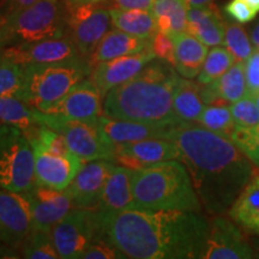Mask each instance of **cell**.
Wrapping results in <instances>:
<instances>
[{"mask_svg": "<svg viewBox=\"0 0 259 259\" xmlns=\"http://www.w3.org/2000/svg\"><path fill=\"white\" fill-rule=\"evenodd\" d=\"M99 238L132 259L203 258L209 223L199 212L130 208L99 212Z\"/></svg>", "mask_w": 259, "mask_h": 259, "instance_id": "6da1fadb", "label": "cell"}, {"mask_svg": "<svg viewBox=\"0 0 259 259\" xmlns=\"http://www.w3.org/2000/svg\"><path fill=\"white\" fill-rule=\"evenodd\" d=\"M166 138L176 143L202 205L212 215L232 206L254 176V164L231 138L193 122H180Z\"/></svg>", "mask_w": 259, "mask_h": 259, "instance_id": "7a4b0ae2", "label": "cell"}, {"mask_svg": "<svg viewBox=\"0 0 259 259\" xmlns=\"http://www.w3.org/2000/svg\"><path fill=\"white\" fill-rule=\"evenodd\" d=\"M179 73L164 60L154 59L134 78L113 88L102 101V114L119 120L163 127L180 124L173 109Z\"/></svg>", "mask_w": 259, "mask_h": 259, "instance_id": "3957f363", "label": "cell"}, {"mask_svg": "<svg viewBox=\"0 0 259 259\" xmlns=\"http://www.w3.org/2000/svg\"><path fill=\"white\" fill-rule=\"evenodd\" d=\"M134 208L200 212L202 203L179 160L158 162L132 173Z\"/></svg>", "mask_w": 259, "mask_h": 259, "instance_id": "277c9868", "label": "cell"}, {"mask_svg": "<svg viewBox=\"0 0 259 259\" xmlns=\"http://www.w3.org/2000/svg\"><path fill=\"white\" fill-rule=\"evenodd\" d=\"M93 67L84 57L25 66L23 101L34 111L47 113L77 83L89 77Z\"/></svg>", "mask_w": 259, "mask_h": 259, "instance_id": "5b68a950", "label": "cell"}, {"mask_svg": "<svg viewBox=\"0 0 259 259\" xmlns=\"http://www.w3.org/2000/svg\"><path fill=\"white\" fill-rule=\"evenodd\" d=\"M66 16L58 0H37L0 21V48L66 36Z\"/></svg>", "mask_w": 259, "mask_h": 259, "instance_id": "8992f818", "label": "cell"}, {"mask_svg": "<svg viewBox=\"0 0 259 259\" xmlns=\"http://www.w3.org/2000/svg\"><path fill=\"white\" fill-rule=\"evenodd\" d=\"M35 185L34 149L22 130L0 125V190L28 192Z\"/></svg>", "mask_w": 259, "mask_h": 259, "instance_id": "52a82bcc", "label": "cell"}, {"mask_svg": "<svg viewBox=\"0 0 259 259\" xmlns=\"http://www.w3.org/2000/svg\"><path fill=\"white\" fill-rule=\"evenodd\" d=\"M37 118L41 124L63 136L70 150L84 162L114 158L115 144L105 137L96 124L40 112Z\"/></svg>", "mask_w": 259, "mask_h": 259, "instance_id": "ba28073f", "label": "cell"}, {"mask_svg": "<svg viewBox=\"0 0 259 259\" xmlns=\"http://www.w3.org/2000/svg\"><path fill=\"white\" fill-rule=\"evenodd\" d=\"M51 233L60 258L78 259L99 238V213L94 209L72 208Z\"/></svg>", "mask_w": 259, "mask_h": 259, "instance_id": "9c48e42d", "label": "cell"}, {"mask_svg": "<svg viewBox=\"0 0 259 259\" xmlns=\"http://www.w3.org/2000/svg\"><path fill=\"white\" fill-rule=\"evenodd\" d=\"M65 16L71 38L79 54L90 59L97 45L111 28V10L99 4H73L69 2Z\"/></svg>", "mask_w": 259, "mask_h": 259, "instance_id": "30bf717a", "label": "cell"}, {"mask_svg": "<svg viewBox=\"0 0 259 259\" xmlns=\"http://www.w3.org/2000/svg\"><path fill=\"white\" fill-rule=\"evenodd\" d=\"M78 57L82 56L72 38L67 36L0 48L2 59L22 65L24 67L35 64L58 63Z\"/></svg>", "mask_w": 259, "mask_h": 259, "instance_id": "8fae6325", "label": "cell"}, {"mask_svg": "<svg viewBox=\"0 0 259 259\" xmlns=\"http://www.w3.org/2000/svg\"><path fill=\"white\" fill-rule=\"evenodd\" d=\"M31 229V209L25 192L0 190V242L21 246Z\"/></svg>", "mask_w": 259, "mask_h": 259, "instance_id": "7c38bea8", "label": "cell"}, {"mask_svg": "<svg viewBox=\"0 0 259 259\" xmlns=\"http://www.w3.org/2000/svg\"><path fill=\"white\" fill-rule=\"evenodd\" d=\"M254 257L252 245L228 219L216 215L209 223L203 259H248Z\"/></svg>", "mask_w": 259, "mask_h": 259, "instance_id": "4fadbf2b", "label": "cell"}, {"mask_svg": "<svg viewBox=\"0 0 259 259\" xmlns=\"http://www.w3.org/2000/svg\"><path fill=\"white\" fill-rule=\"evenodd\" d=\"M179 149L167 138H148L115 144L113 162L118 166L138 170L158 162L179 160Z\"/></svg>", "mask_w": 259, "mask_h": 259, "instance_id": "5bb4252c", "label": "cell"}, {"mask_svg": "<svg viewBox=\"0 0 259 259\" xmlns=\"http://www.w3.org/2000/svg\"><path fill=\"white\" fill-rule=\"evenodd\" d=\"M27 194L30 203L32 228L52 231L61 219L73 208L69 190H54L35 184Z\"/></svg>", "mask_w": 259, "mask_h": 259, "instance_id": "9a60e30c", "label": "cell"}, {"mask_svg": "<svg viewBox=\"0 0 259 259\" xmlns=\"http://www.w3.org/2000/svg\"><path fill=\"white\" fill-rule=\"evenodd\" d=\"M116 164L109 160L84 162L72 183L67 187L73 208L94 209L99 203L107 179Z\"/></svg>", "mask_w": 259, "mask_h": 259, "instance_id": "2e32d148", "label": "cell"}, {"mask_svg": "<svg viewBox=\"0 0 259 259\" xmlns=\"http://www.w3.org/2000/svg\"><path fill=\"white\" fill-rule=\"evenodd\" d=\"M102 101L101 93L89 76L77 83L47 113L96 124L97 119L102 115Z\"/></svg>", "mask_w": 259, "mask_h": 259, "instance_id": "e0dca14e", "label": "cell"}, {"mask_svg": "<svg viewBox=\"0 0 259 259\" xmlns=\"http://www.w3.org/2000/svg\"><path fill=\"white\" fill-rule=\"evenodd\" d=\"M154 59H156V56L150 45V47L139 53L94 65L90 78L95 83L102 97H105L113 88L134 78Z\"/></svg>", "mask_w": 259, "mask_h": 259, "instance_id": "ac0fdd59", "label": "cell"}, {"mask_svg": "<svg viewBox=\"0 0 259 259\" xmlns=\"http://www.w3.org/2000/svg\"><path fill=\"white\" fill-rule=\"evenodd\" d=\"M34 149L35 157V184L51 187L54 190H65L84 164L82 158L74 153L56 155Z\"/></svg>", "mask_w": 259, "mask_h": 259, "instance_id": "d6986e66", "label": "cell"}, {"mask_svg": "<svg viewBox=\"0 0 259 259\" xmlns=\"http://www.w3.org/2000/svg\"><path fill=\"white\" fill-rule=\"evenodd\" d=\"M226 22L215 5L189 6L187 10V31L208 47L223 44Z\"/></svg>", "mask_w": 259, "mask_h": 259, "instance_id": "ffe728a7", "label": "cell"}, {"mask_svg": "<svg viewBox=\"0 0 259 259\" xmlns=\"http://www.w3.org/2000/svg\"><path fill=\"white\" fill-rule=\"evenodd\" d=\"M247 95L245 64L235 61L233 66L219 79L202 85V99L205 105L219 102L234 103Z\"/></svg>", "mask_w": 259, "mask_h": 259, "instance_id": "44dd1931", "label": "cell"}, {"mask_svg": "<svg viewBox=\"0 0 259 259\" xmlns=\"http://www.w3.org/2000/svg\"><path fill=\"white\" fill-rule=\"evenodd\" d=\"M96 125L105 137L114 144L128 143L148 138H166L168 130L170 128L144 122L119 120L103 114L97 119Z\"/></svg>", "mask_w": 259, "mask_h": 259, "instance_id": "7402d4cb", "label": "cell"}, {"mask_svg": "<svg viewBox=\"0 0 259 259\" xmlns=\"http://www.w3.org/2000/svg\"><path fill=\"white\" fill-rule=\"evenodd\" d=\"M132 173L134 170L116 164L107 179L101 198L94 210L99 212H115L134 208Z\"/></svg>", "mask_w": 259, "mask_h": 259, "instance_id": "603a6c76", "label": "cell"}, {"mask_svg": "<svg viewBox=\"0 0 259 259\" xmlns=\"http://www.w3.org/2000/svg\"><path fill=\"white\" fill-rule=\"evenodd\" d=\"M170 37L174 42V69L184 78H196L208 56V46L189 31Z\"/></svg>", "mask_w": 259, "mask_h": 259, "instance_id": "cb8c5ba5", "label": "cell"}, {"mask_svg": "<svg viewBox=\"0 0 259 259\" xmlns=\"http://www.w3.org/2000/svg\"><path fill=\"white\" fill-rule=\"evenodd\" d=\"M151 40L134 36L127 32L119 30H109L97 45L95 52L93 53L90 61L94 65L108 61L116 58L131 56L139 53L150 47Z\"/></svg>", "mask_w": 259, "mask_h": 259, "instance_id": "d4e9b609", "label": "cell"}, {"mask_svg": "<svg viewBox=\"0 0 259 259\" xmlns=\"http://www.w3.org/2000/svg\"><path fill=\"white\" fill-rule=\"evenodd\" d=\"M229 216L242 229L259 235V173L255 171L228 210Z\"/></svg>", "mask_w": 259, "mask_h": 259, "instance_id": "484cf974", "label": "cell"}, {"mask_svg": "<svg viewBox=\"0 0 259 259\" xmlns=\"http://www.w3.org/2000/svg\"><path fill=\"white\" fill-rule=\"evenodd\" d=\"M204 107L202 85L189 78L179 77L173 96V109L177 118L181 122L198 121Z\"/></svg>", "mask_w": 259, "mask_h": 259, "instance_id": "4316f807", "label": "cell"}, {"mask_svg": "<svg viewBox=\"0 0 259 259\" xmlns=\"http://www.w3.org/2000/svg\"><path fill=\"white\" fill-rule=\"evenodd\" d=\"M0 124L16 126L24 132L28 139L35 136L41 126L37 112L15 96H0Z\"/></svg>", "mask_w": 259, "mask_h": 259, "instance_id": "83f0119b", "label": "cell"}, {"mask_svg": "<svg viewBox=\"0 0 259 259\" xmlns=\"http://www.w3.org/2000/svg\"><path fill=\"white\" fill-rule=\"evenodd\" d=\"M112 24L119 30L134 36L151 40L157 32L156 19L153 11L145 10H111Z\"/></svg>", "mask_w": 259, "mask_h": 259, "instance_id": "f1b7e54d", "label": "cell"}, {"mask_svg": "<svg viewBox=\"0 0 259 259\" xmlns=\"http://www.w3.org/2000/svg\"><path fill=\"white\" fill-rule=\"evenodd\" d=\"M187 10L185 0H155L153 14L157 31L169 36L187 31Z\"/></svg>", "mask_w": 259, "mask_h": 259, "instance_id": "f546056e", "label": "cell"}, {"mask_svg": "<svg viewBox=\"0 0 259 259\" xmlns=\"http://www.w3.org/2000/svg\"><path fill=\"white\" fill-rule=\"evenodd\" d=\"M198 122L210 131L228 138H231L233 130L235 128L231 107L227 106L226 102L205 105Z\"/></svg>", "mask_w": 259, "mask_h": 259, "instance_id": "4dcf8cb0", "label": "cell"}, {"mask_svg": "<svg viewBox=\"0 0 259 259\" xmlns=\"http://www.w3.org/2000/svg\"><path fill=\"white\" fill-rule=\"evenodd\" d=\"M234 63V56L226 47L215 46L208 52L202 70L197 76V82L200 85H206L219 79L223 73L231 69Z\"/></svg>", "mask_w": 259, "mask_h": 259, "instance_id": "1f68e13d", "label": "cell"}, {"mask_svg": "<svg viewBox=\"0 0 259 259\" xmlns=\"http://www.w3.org/2000/svg\"><path fill=\"white\" fill-rule=\"evenodd\" d=\"M22 257L30 259H58L60 258L50 231L32 228L21 246Z\"/></svg>", "mask_w": 259, "mask_h": 259, "instance_id": "d6a6232c", "label": "cell"}, {"mask_svg": "<svg viewBox=\"0 0 259 259\" xmlns=\"http://www.w3.org/2000/svg\"><path fill=\"white\" fill-rule=\"evenodd\" d=\"M24 76V66L0 58V96H15L23 100Z\"/></svg>", "mask_w": 259, "mask_h": 259, "instance_id": "836d02e7", "label": "cell"}, {"mask_svg": "<svg viewBox=\"0 0 259 259\" xmlns=\"http://www.w3.org/2000/svg\"><path fill=\"white\" fill-rule=\"evenodd\" d=\"M222 45L234 56L235 61H242V63H245L255 52V48L245 29L241 25L234 23L226 24Z\"/></svg>", "mask_w": 259, "mask_h": 259, "instance_id": "e575fe53", "label": "cell"}, {"mask_svg": "<svg viewBox=\"0 0 259 259\" xmlns=\"http://www.w3.org/2000/svg\"><path fill=\"white\" fill-rule=\"evenodd\" d=\"M231 141L259 167V124L253 127L235 126L231 135Z\"/></svg>", "mask_w": 259, "mask_h": 259, "instance_id": "d590c367", "label": "cell"}, {"mask_svg": "<svg viewBox=\"0 0 259 259\" xmlns=\"http://www.w3.org/2000/svg\"><path fill=\"white\" fill-rule=\"evenodd\" d=\"M231 111L235 126L253 127L259 124V107L253 97L245 96L234 102L231 106Z\"/></svg>", "mask_w": 259, "mask_h": 259, "instance_id": "8d00e7d4", "label": "cell"}, {"mask_svg": "<svg viewBox=\"0 0 259 259\" xmlns=\"http://www.w3.org/2000/svg\"><path fill=\"white\" fill-rule=\"evenodd\" d=\"M82 259H125L126 255L112 242L97 238L83 252Z\"/></svg>", "mask_w": 259, "mask_h": 259, "instance_id": "74e56055", "label": "cell"}, {"mask_svg": "<svg viewBox=\"0 0 259 259\" xmlns=\"http://www.w3.org/2000/svg\"><path fill=\"white\" fill-rule=\"evenodd\" d=\"M151 50L156 56V59L174 65V42L169 35L157 31L151 38Z\"/></svg>", "mask_w": 259, "mask_h": 259, "instance_id": "f35d334b", "label": "cell"}, {"mask_svg": "<svg viewBox=\"0 0 259 259\" xmlns=\"http://www.w3.org/2000/svg\"><path fill=\"white\" fill-rule=\"evenodd\" d=\"M244 64L247 95L254 97L259 94V50L255 51Z\"/></svg>", "mask_w": 259, "mask_h": 259, "instance_id": "ab89813d", "label": "cell"}, {"mask_svg": "<svg viewBox=\"0 0 259 259\" xmlns=\"http://www.w3.org/2000/svg\"><path fill=\"white\" fill-rule=\"evenodd\" d=\"M226 14L240 24L253 21L258 14L242 0H231L225 8Z\"/></svg>", "mask_w": 259, "mask_h": 259, "instance_id": "60d3db41", "label": "cell"}, {"mask_svg": "<svg viewBox=\"0 0 259 259\" xmlns=\"http://www.w3.org/2000/svg\"><path fill=\"white\" fill-rule=\"evenodd\" d=\"M114 3L118 9L153 11L155 0H114Z\"/></svg>", "mask_w": 259, "mask_h": 259, "instance_id": "b9f144b4", "label": "cell"}, {"mask_svg": "<svg viewBox=\"0 0 259 259\" xmlns=\"http://www.w3.org/2000/svg\"><path fill=\"white\" fill-rule=\"evenodd\" d=\"M37 0H11V11H16V10H21L27 8V6H30L36 3Z\"/></svg>", "mask_w": 259, "mask_h": 259, "instance_id": "7bdbcfd3", "label": "cell"}, {"mask_svg": "<svg viewBox=\"0 0 259 259\" xmlns=\"http://www.w3.org/2000/svg\"><path fill=\"white\" fill-rule=\"evenodd\" d=\"M250 38L255 50H259V22L252 28L250 32Z\"/></svg>", "mask_w": 259, "mask_h": 259, "instance_id": "ee69618b", "label": "cell"}, {"mask_svg": "<svg viewBox=\"0 0 259 259\" xmlns=\"http://www.w3.org/2000/svg\"><path fill=\"white\" fill-rule=\"evenodd\" d=\"M189 6H202L211 4L213 0H185Z\"/></svg>", "mask_w": 259, "mask_h": 259, "instance_id": "f6af8a7d", "label": "cell"}, {"mask_svg": "<svg viewBox=\"0 0 259 259\" xmlns=\"http://www.w3.org/2000/svg\"><path fill=\"white\" fill-rule=\"evenodd\" d=\"M73 4H100V3L105 2V0H69Z\"/></svg>", "mask_w": 259, "mask_h": 259, "instance_id": "bcb514c9", "label": "cell"}, {"mask_svg": "<svg viewBox=\"0 0 259 259\" xmlns=\"http://www.w3.org/2000/svg\"><path fill=\"white\" fill-rule=\"evenodd\" d=\"M242 2H245L246 4L250 6L251 9H253L255 12H259V0H242Z\"/></svg>", "mask_w": 259, "mask_h": 259, "instance_id": "7dc6e473", "label": "cell"}, {"mask_svg": "<svg viewBox=\"0 0 259 259\" xmlns=\"http://www.w3.org/2000/svg\"><path fill=\"white\" fill-rule=\"evenodd\" d=\"M252 247H253V251H254V257L259 258V240H255L253 242V245H252Z\"/></svg>", "mask_w": 259, "mask_h": 259, "instance_id": "c3c4849f", "label": "cell"}, {"mask_svg": "<svg viewBox=\"0 0 259 259\" xmlns=\"http://www.w3.org/2000/svg\"><path fill=\"white\" fill-rule=\"evenodd\" d=\"M253 99H254V101H255V103H257V105H258V107H259V94H258V95H255V96L253 97Z\"/></svg>", "mask_w": 259, "mask_h": 259, "instance_id": "681fc988", "label": "cell"}, {"mask_svg": "<svg viewBox=\"0 0 259 259\" xmlns=\"http://www.w3.org/2000/svg\"><path fill=\"white\" fill-rule=\"evenodd\" d=\"M0 21H2V18H0Z\"/></svg>", "mask_w": 259, "mask_h": 259, "instance_id": "f907efd6", "label": "cell"}, {"mask_svg": "<svg viewBox=\"0 0 259 259\" xmlns=\"http://www.w3.org/2000/svg\"><path fill=\"white\" fill-rule=\"evenodd\" d=\"M0 125H2V124H0Z\"/></svg>", "mask_w": 259, "mask_h": 259, "instance_id": "816d5d0a", "label": "cell"}]
</instances>
